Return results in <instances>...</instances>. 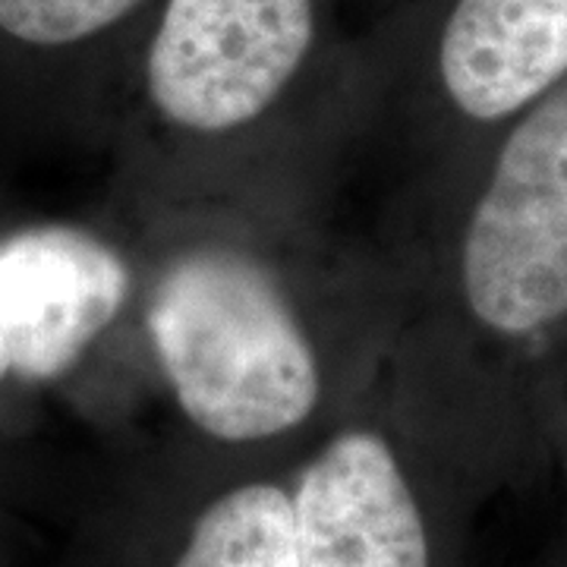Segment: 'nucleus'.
<instances>
[{
  "label": "nucleus",
  "instance_id": "1",
  "mask_svg": "<svg viewBox=\"0 0 567 567\" xmlns=\"http://www.w3.org/2000/svg\"><path fill=\"white\" fill-rule=\"evenodd\" d=\"M145 334L181 413L203 435L256 445L322 406L316 334L281 271L234 240L181 246L145 290Z\"/></svg>",
  "mask_w": 567,
  "mask_h": 567
},
{
  "label": "nucleus",
  "instance_id": "2",
  "mask_svg": "<svg viewBox=\"0 0 567 567\" xmlns=\"http://www.w3.org/2000/svg\"><path fill=\"white\" fill-rule=\"evenodd\" d=\"M344 3L158 0L126 63L121 121L181 140L244 136L316 76L363 70L375 35H341Z\"/></svg>",
  "mask_w": 567,
  "mask_h": 567
},
{
  "label": "nucleus",
  "instance_id": "3",
  "mask_svg": "<svg viewBox=\"0 0 567 567\" xmlns=\"http://www.w3.org/2000/svg\"><path fill=\"white\" fill-rule=\"evenodd\" d=\"M451 268L483 338L520 347L567 324V80L502 130Z\"/></svg>",
  "mask_w": 567,
  "mask_h": 567
},
{
  "label": "nucleus",
  "instance_id": "4",
  "mask_svg": "<svg viewBox=\"0 0 567 567\" xmlns=\"http://www.w3.org/2000/svg\"><path fill=\"white\" fill-rule=\"evenodd\" d=\"M365 70L404 76L457 126L505 130L567 80V0H406Z\"/></svg>",
  "mask_w": 567,
  "mask_h": 567
},
{
  "label": "nucleus",
  "instance_id": "5",
  "mask_svg": "<svg viewBox=\"0 0 567 567\" xmlns=\"http://www.w3.org/2000/svg\"><path fill=\"white\" fill-rule=\"evenodd\" d=\"M140 293L123 246L66 221L0 230V347L17 385L70 379Z\"/></svg>",
  "mask_w": 567,
  "mask_h": 567
},
{
  "label": "nucleus",
  "instance_id": "6",
  "mask_svg": "<svg viewBox=\"0 0 567 567\" xmlns=\"http://www.w3.org/2000/svg\"><path fill=\"white\" fill-rule=\"evenodd\" d=\"M158 0H0V136H95Z\"/></svg>",
  "mask_w": 567,
  "mask_h": 567
},
{
  "label": "nucleus",
  "instance_id": "7",
  "mask_svg": "<svg viewBox=\"0 0 567 567\" xmlns=\"http://www.w3.org/2000/svg\"><path fill=\"white\" fill-rule=\"evenodd\" d=\"M303 567H429V533L382 432L350 425L290 492Z\"/></svg>",
  "mask_w": 567,
  "mask_h": 567
},
{
  "label": "nucleus",
  "instance_id": "8",
  "mask_svg": "<svg viewBox=\"0 0 567 567\" xmlns=\"http://www.w3.org/2000/svg\"><path fill=\"white\" fill-rule=\"evenodd\" d=\"M174 567H303L290 492L246 483L218 495L196 517Z\"/></svg>",
  "mask_w": 567,
  "mask_h": 567
},
{
  "label": "nucleus",
  "instance_id": "9",
  "mask_svg": "<svg viewBox=\"0 0 567 567\" xmlns=\"http://www.w3.org/2000/svg\"><path fill=\"white\" fill-rule=\"evenodd\" d=\"M0 230H3V224H0ZM17 391H22L17 385V379H13V372H10V363H7V357H3V347H0V401L3 398H17Z\"/></svg>",
  "mask_w": 567,
  "mask_h": 567
},
{
  "label": "nucleus",
  "instance_id": "10",
  "mask_svg": "<svg viewBox=\"0 0 567 567\" xmlns=\"http://www.w3.org/2000/svg\"><path fill=\"white\" fill-rule=\"evenodd\" d=\"M401 3H406V0H401Z\"/></svg>",
  "mask_w": 567,
  "mask_h": 567
}]
</instances>
